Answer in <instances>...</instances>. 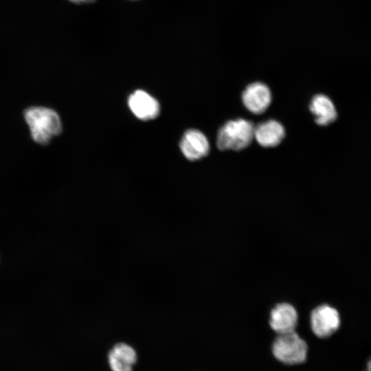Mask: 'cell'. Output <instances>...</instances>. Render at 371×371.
<instances>
[{
  "mask_svg": "<svg viewBox=\"0 0 371 371\" xmlns=\"http://www.w3.org/2000/svg\"><path fill=\"white\" fill-rule=\"evenodd\" d=\"M24 117L32 139L38 144H46L61 133L60 118L52 109L32 106L25 111Z\"/></svg>",
  "mask_w": 371,
  "mask_h": 371,
  "instance_id": "6da1fadb",
  "label": "cell"
},
{
  "mask_svg": "<svg viewBox=\"0 0 371 371\" xmlns=\"http://www.w3.org/2000/svg\"><path fill=\"white\" fill-rule=\"evenodd\" d=\"M254 128L252 122L242 118L227 121L218 131L216 146L223 151L241 150L251 143Z\"/></svg>",
  "mask_w": 371,
  "mask_h": 371,
  "instance_id": "7a4b0ae2",
  "label": "cell"
},
{
  "mask_svg": "<svg viewBox=\"0 0 371 371\" xmlns=\"http://www.w3.org/2000/svg\"><path fill=\"white\" fill-rule=\"evenodd\" d=\"M272 352L283 363L299 364L306 359L308 346L295 331L278 334L272 344Z\"/></svg>",
  "mask_w": 371,
  "mask_h": 371,
  "instance_id": "3957f363",
  "label": "cell"
},
{
  "mask_svg": "<svg viewBox=\"0 0 371 371\" xmlns=\"http://www.w3.org/2000/svg\"><path fill=\"white\" fill-rule=\"evenodd\" d=\"M310 324L312 331L317 337L326 338L338 330L341 319L335 308L328 304H322L312 311Z\"/></svg>",
  "mask_w": 371,
  "mask_h": 371,
  "instance_id": "277c9868",
  "label": "cell"
},
{
  "mask_svg": "<svg viewBox=\"0 0 371 371\" xmlns=\"http://www.w3.org/2000/svg\"><path fill=\"white\" fill-rule=\"evenodd\" d=\"M242 102L245 108L255 115L263 113L271 102V93L263 82L248 85L242 93Z\"/></svg>",
  "mask_w": 371,
  "mask_h": 371,
  "instance_id": "5b68a950",
  "label": "cell"
},
{
  "mask_svg": "<svg viewBox=\"0 0 371 371\" xmlns=\"http://www.w3.org/2000/svg\"><path fill=\"white\" fill-rule=\"evenodd\" d=\"M297 313L289 303L276 304L271 311L269 325L278 334L295 331L297 324Z\"/></svg>",
  "mask_w": 371,
  "mask_h": 371,
  "instance_id": "8992f818",
  "label": "cell"
},
{
  "mask_svg": "<svg viewBox=\"0 0 371 371\" xmlns=\"http://www.w3.org/2000/svg\"><path fill=\"white\" fill-rule=\"evenodd\" d=\"M128 104L133 113L142 120H153L160 111L157 100L143 90H137L131 93L128 99Z\"/></svg>",
  "mask_w": 371,
  "mask_h": 371,
  "instance_id": "52a82bcc",
  "label": "cell"
},
{
  "mask_svg": "<svg viewBox=\"0 0 371 371\" xmlns=\"http://www.w3.org/2000/svg\"><path fill=\"white\" fill-rule=\"evenodd\" d=\"M183 155L190 161L200 159L207 155L210 144L205 135L196 129L188 130L180 142Z\"/></svg>",
  "mask_w": 371,
  "mask_h": 371,
  "instance_id": "ba28073f",
  "label": "cell"
},
{
  "mask_svg": "<svg viewBox=\"0 0 371 371\" xmlns=\"http://www.w3.org/2000/svg\"><path fill=\"white\" fill-rule=\"evenodd\" d=\"M285 137V129L278 121L269 120L255 126L254 138L260 146L265 148L275 147Z\"/></svg>",
  "mask_w": 371,
  "mask_h": 371,
  "instance_id": "9c48e42d",
  "label": "cell"
},
{
  "mask_svg": "<svg viewBox=\"0 0 371 371\" xmlns=\"http://www.w3.org/2000/svg\"><path fill=\"white\" fill-rule=\"evenodd\" d=\"M108 359L112 371H133V366L137 361V355L129 345L119 343L110 350Z\"/></svg>",
  "mask_w": 371,
  "mask_h": 371,
  "instance_id": "30bf717a",
  "label": "cell"
},
{
  "mask_svg": "<svg viewBox=\"0 0 371 371\" xmlns=\"http://www.w3.org/2000/svg\"><path fill=\"white\" fill-rule=\"evenodd\" d=\"M309 110L315 117V122L319 126H327L337 118V111L331 100L324 94L313 97Z\"/></svg>",
  "mask_w": 371,
  "mask_h": 371,
  "instance_id": "8fae6325",
  "label": "cell"
},
{
  "mask_svg": "<svg viewBox=\"0 0 371 371\" xmlns=\"http://www.w3.org/2000/svg\"><path fill=\"white\" fill-rule=\"evenodd\" d=\"M70 2L80 4V3H89L95 1V0H69Z\"/></svg>",
  "mask_w": 371,
  "mask_h": 371,
  "instance_id": "7c38bea8",
  "label": "cell"
},
{
  "mask_svg": "<svg viewBox=\"0 0 371 371\" xmlns=\"http://www.w3.org/2000/svg\"><path fill=\"white\" fill-rule=\"evenodd\" d=\"M366 371H371V359L368 361V362L367 363Z\"/></svg>",
  "mask_w": 371,
  "mask_h": 371,
  "instance_id": "4fadbf2b",
  "label": "cell"
}]
</instances>
